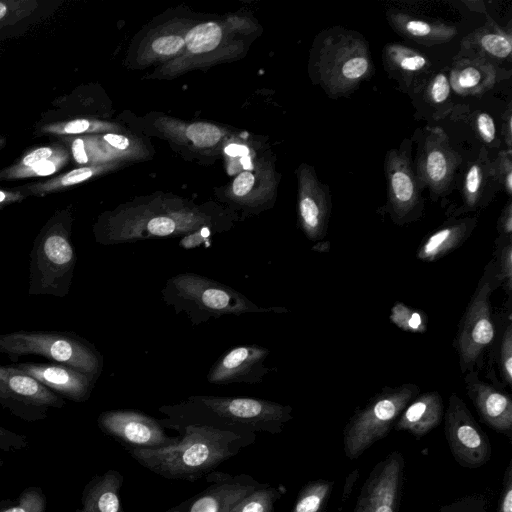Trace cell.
I'll use <instances>...</instances> for the list:
<instances>
[{
	"label": "cell",
	"mask_w": 512,
	"mask_h": 512,
	"mask_svg": "<svg viewBox=\"0 0 512 512\" xmlns=\"http://www.w3.org/2000/svg\"><path fill=\"white\" fill-rule=\"evenodd\" d=\"M450 87L447 77L444 74H439L435 77L432 87L431 96L435 103H441L449 96Z\"/></svg>",
	"instance_id": "cell-39"
},
{
	"label": "cell",
	"mask_w": 512,
	"mask_h": 512,
	"mask_svg": "<svg viewBox=\"0 0 512 512\" xmlns=\"http://www.w3.org/2000/svg\"><path fill=\"white\" fill-rule=\"evenodd\" d=\"M27 196L16 188L3 189L0 188V210L24 201Z\"/></svg>",
	"instance_id": "cell-42"
},
{
	"label": "cell",
	"mask_w": 512,
	"mask_h": 512,
	"mask_svg": "<svg viewBox=\"0 0 512 512\" xmlns=\"http://www.w3.org/2000/svg\"><path fill=\"white\" fill-rule=\"evenodd\" d=\"M405 27L410 34L419 37L426 36L431 32L429 24L420 20H410Z\"/></svg>",
	"instance_id": "cell-45"
},
{
	"label": "cell",
	"mask_w": 512,
	"mask_h": 512,
	"mask_svg": "<svg viewBox=\"0 0 512 512\" xmlns=\"http://www.w3.org/2000/svg\"><path fill=\"white\" fill-rule=\"evenodd\" d=\"M73 221L71 207L58 209L37 234L29 255L30 296L63 298L69 293L77 261Z\"/></svg>",
	"instance_id": "cell-3"
},
{
	"label": "cell",
	"mask_w": 512,
	"mask_h": 512,
	"mask_svg": "<svg viewBox=\"0 0 512 512\" xmlns=\"http://www.w3.org/2000/svg\"><path fill=\"white\" fill-rule=\"evenodd\" d=\"M443 417L444 403L441 394L438 391H427L419 393L407 404L393 428L422 437L439 426Z\"/></svg>",
	"instance_id": "cell-15"
},
{
	"label": "cell",
	"mask_w": 512,
	"mask_h": 512,
	"mask_svg": "<svg viewBox=\"0 0 512 512\" xmlns=\"http://www.w3.org/2000/svg\"><path fill=\"white\" fill-rule=\"evenodd\" d=\"M188 138L198 147H210L221 138L218 127L204 122L193 123L186 130Z\"/></svg>",
	"instance_id": "cell-31"
},
{
	"label": "cell",
	"mask_w": 512,
	"mask_h": 512,
	"mask_svg": "<svg viewBox=\"0 0 512 512\" xmlns=\"http://www.w3.org/2000/svg\"><path fill=\"white\" fill-rule=\"evenodd\" d=\"M389 319L392 324L405 332L423 334L427 331V314L401 301L395 302L391 307Z\"/></svg>",
	"instance_id": "cell-24"
},
{
	"label": "cell",
	"mask_w": 512,
	"mask_h": 512,
	"mask_svg": "<svg viewBox=\"0 0 512 512\" xmlns=\"http://www.w3.org/2000/svg\"><path fill=\"white\" fill-rule=\"evenodd\" d=\"M240 162H241V164L243 165V167H244L245 169H251L252 164H251V161H250V157H249V156L241 157Z\"/></svg>",
	"instance_id": "cell-50"
},
{
	"label": "cell",
	"mask_w": 512,
	"mask_h": 512,
	"mask_svg": "<svg viewBox=\"0 0 512 512\" xmlns=\"http://www.w3.org/2000/svg\"><path fill=\"white\" fill-rule=\"evenodd\" d=\"M439 512H487V500L483 495H468L443 505Z\"/></svg>",
	"instance_id": "cell-33"
},
{
	"label": "cell",
	"mask_w": 512,
	"mask_h": 512,
	"mask_svg": "<svg viewBox=\"0 0 512 512\" xmlns=\"http://www.w3.org/2000/svg\"><path fill=\"white\" fill-rule=\"evenodd\" d=\"M12 365L62 398L74 402L88 400L95 384L85 373L60 363L17 362Z\"/></svg>",
	"instance_id": "cell-14"
},
{
	"label": "cell",
	"mask_w": 512,
	"mask_h": 512,
	"mask_svg": "<svg viewBox=\"0 0 512 512\" xmlns=\"http://www.w3.org/2000/svg\"><path fill=\"white\" fill-rule=\"evenodd\" d=\"M0 405L22 420L33 422L48 416L50 408H62L64 398L11 365H0Z\"/></svg>",
	"instance_id": "cell-9"
},
{
	"label": "cell",
	"mask_w": 512,
	"mask_h": 512,
	"mask_svg": "<svg viewBox=\"0 0 512 512\" xmlns=\"http://www.w3.org/2000/svg\"><path fill=\"white\" fill-rule=\"evenodd\" d=\"M270 350L256 344L235 346L210 368L207 380L212 384L260 383L270 372L264 365Z\"/></svg>",
	"instance_id": "cell-13"
},
{
	"label": "cell",
	"mask_w": 512,
	"mask_h": 512,
	"mask_svg": "<svg viewBox=\"0 0 512 512\" xmlns=\"http://www.w3.org/2000/svg\"><path fill=\"white\" fill-rule=\"evenodd\" d=\"M443 420L446 441L460 466L475 469L490 460V440L459 395L452 393L449 396Z\"/></svg>",
	"instance_id": "cell-8"
},
{
	"label": "cell",
	"mask_w": 512,
	"mask_h": 512,
	"mask_svg": "<svg viewBox=\"0 0 512 512\" xmlns=\"http://www.w3.org/2000/svg\"><path fill=\"white\" fill-rule=\"evenodd\" d=\"M177 443L161 448H130L140 465L168 479H197L234 456L251 441L252 434L223 430L208 425L180 427Z\"/></svg>",
	"instance_id": "cell-1"
},
{
	"label": "cell",
	"mask_w": 512,
	"mask_h": 512,
	"mask_svg": "<svg viewBox=\"0 0 512 512\" xmlns=\"http://www.w3.org/2000/svg\"><path fill=\"white\" fill-rule=\"evenodd\" d=\"M419 393V386L413 383L385 386L356 409L343 430L347 458H359L375 442L386 437L401 412Z\"/></svg>",
	"instance_id": "cell-7"
},
{
	"label": "cell",
	"mask_w": 512,
	"mask_h": 512,
	"mask_svg": "<svg viewBox=\"0 0 512 512\" xmlns=\"http://www.w3.org/2000/svg\"><path fill=\"white\" fill-rule=\"evenodd\" d=\"M70 160V152L63 143L62 147L50 158L45 159L18 175L16 180L52 176L62 170Z\"/></svg>",
	"instance_id": "cell-29"
},
{
	"label": "cell",
	"mask_w": 512,
	"mask_h": 512,
	"mask_svg": "<svg viewBox=\"0 0 512 512\" xmlns=\"http://www.w3.org/2000/svg\"><path fill=\"white\" fill-rule=\"evenodd\" d=\"M404 458L393 451L378 462L365 480L353 512H398L404 479Z\"/></svg>",
	"instance_id": "cell-10"
},
{
	"label": "cell",
	"mask_w": 512,
	"mask_h": 512,
	"mask_svg": "<svg viewBox=\"0 0 512 512\" xmlns=\"http://www.w3.org/2000/svg\"><path fill=\"white\" fill-rule=\"evenodd\" d=\"M253 184L254 176L245 171L234 180L233 192L236 196L243 197L251 191Z\"/></svg>",
	"instance_id": "cell-41"
},
{
	"label": "cell",
	"mask_w": 512,
	"mask_h": 512,
	"mask_svg": "<svg viewBox=\"0 0 512 512\" xmlns=\"http://www.w3.org/2000/svg\"><path fill=\"white\" fill-rule=\"evenodd\" d=\"M163 301L176 313H185L193 325L224 315L282 313V307H260L228 285L192 272L170 277L161 290Z\"/></svg>",
	"instance_id": "cell-4"
},
{
	"label": "cell",
	"mask_w": 512,
	"mask_h": 512,
	"mask_svg": "<svg viewBox=\"0 0 512 512\" xmlns=\"http://www.w3.org/2000/svg\"><path fill=\"white\" fill-rule=\"evenodd\" d=\"M222 37L218 24L207 22L193 27L184 39L189 51L195 54L205 53L215 49Z\"/></svg>",
	"instance_id": "cell-26"
},
{
	"label": "cell",
	"mask_w": 512,
	"mask_h": 512,
	"mask_svg": "<svg viewBox=\"0 0 512 512\" xmlns=\"http://www.w3.org/2000/svg\"><path fill=\"white\" fill-rule=\"evenodd\" d=\"M38 7L36 0H0V30L30 16Z\"/></svg>",
	"instance_id": "cell-28"
},
{
	"label": "cell",
	"mask_w": 512,
	"mask_h": 512,
	"mask_svg": "<svg viewBox=\"0 0 512 512\" xmlns=\"http://www.w3.org/2000/svg\"><path fill=\"white\" fill-rule=\"evenodd\" d=\"M492 259L500 287L512 299V237H497Z\"/></svg>",
	"instance_id": "cell-25"
},
{
	"label": "cell",
	"mask_w": 512,
	"mask_h": 512,
	"mask_svg": "<svg viewBox=\"0 0 512 512\" xmlns=\"http://www.w3.org/2000/svg\"><path fill=\"white\" fill-rule=\"evenodd\" d=\"M426 60L420 55L405 57L401 60L400 66L406 71H417L424 67Z\"/></svg>",
	"instance_id": "cell-46"
},
{
	"label": "cell",
	"mask_w": 512,
	"mask_h": 512,
	"mask_svg": "<svg viewBox=\"0 0 512 512\" xmlns=\"http://www.w3.org/2000/svg\"><path fill=\"white\" fill-rule=\"evenodd\" d=\"M481 180L482 175L480 168L477 165L470 167L465 178V196L469 209H472L476 204H478L477 198Z\"/></svg>",
	"instance_id": "cell-35"
},
{
	"label": "cell",
	"mask_w": 512,
	"mask_h": 512,
	"mask_svg": "<svg viewBox=\"0 0 512 512\" xmlns=\"http://www.w3.org/2000/svg\"><path fill=\"white\" fill-rule=\"evenodd\" d=\"M481 44L490 54L501 58L509 56L512 50L510 40L498 34H487L483 36Z\"/></svg>",
	"instance_id": "cell-34"
},
{
	"label": "cell",
	"mask_w": 512,
	"mask_h": 512,
	"mask_svg": "<svg viewBox=\"0 0 512 512\" xmlns=\"http://www.w3.org/2000/svg\"><path fill=\"white\" fill-rule=\"evenodd\" d=\"M478 130L482 138L490 143L495 138V124L492 117L487 113H481L477 119Z\"/></svg>",
	"instance_id": "cell-40"
},
{
	"label": "cell",
	"mask_w": 512,
	"mask_h": 512,
	"mask_svg": "<svg viewBox=\"0 0 512 512\" xmlns=\"http://www.w3.org/2000/svg\"><path fill=\"white\" fill-rule=\"evenodd\" d=\"M62 145L63 143L60 141L31 149L17 161L0 170V182L16 180L22 172L50 158Z\"/></svg>",
	"instance_id": "cell-23"
},
{
	"label": "cell",
	"mask_w": 512,
	"mask_h": 512,
	"mask_svg": "<svg viewBox=\"0 0 512 512\" xmlns=\"http://www.w3.org/2000/svg\"><path fill=\"white\" fill-rule=\"evenodd\" d=\"M98 425L103 432L131 448H161L179 440L167 435L161 422L133 410L105 411L99 415Z\"/></svg>",
	"instance_id": "cell-11"
},
{
	"label": "cell",
	"mask_w": 512,
	"mask_h": 512,
	"mask_svg": "<svg viewBox=\"0 0 512 512\" xmlns=\"http://www.w3.org/2000/svg\"><path fill=\"white\" fill-rule=\"evenodd\" d=\"M368 66L369 62L365 57H354L344 63L341 72L346 79L355 80L367 72Z\"/></svg>",
	"instance_id": "cell-38"
},
{
	"label": "cell",
	"mask_w": 512,
	"mask_h": 512,
	"mask_svg": "<svg viewBox=\"0 0 512 512\" xmlns=\"http://www.w3.org/2000/svg\"><path fill=\"white\" fill-rule=\"evenodd\" d=\"M497 512H512V460L504 473Z\"/></svg>",
	"instance_id": "cell-36"
},
{
	"label": "cell",
	"mask_w": 512,
	"mask_h": 512,
	"mask_svg": "<svg viewBox=\"0 0 512 512\" xmlns=\"http://www.w3.org/2000/svg\"><path fill=\"white\" fill-rule=\"evenodd\" d=\"M425 173L434 184L441 183L448 173V163L445 154L438 149L431 150L425 158Z\"/></svg>",
	"instance_id": "cell-32"
},
{
	"label": "cell",
	"mask_w": 512,
	"mask_h": 512,
	"mask_svg": "<svg viewBox=\"0 0 512 512\" xmlns=\"http://www.w3.org/2000/svg\"><path fill=\"white\" fill-rule=\"evenodd\" d=\"M184 45L185 41L182 37L169 35L154 40L152 49L160 55H172L177 53Z\"/></svg>",
	"instance_id": "cell-37"
},
{
	"label": "cell",
	"mask_w": 512,
	"mask_h": 512,
	"mask_svg": "<svg viewBox=\"0 0 512 512\" xmlns=\"http://www.w3.org/2000/svg\"><path fill=\"white\" fill-rule=\"evenodd\" d=\"M0 353L13 363L21 356H41L75 368L95 383L103 369V357L87 339L71 331L19 330L0 334Z\"/></svg>",
	"instance_id": "cell-6"
},
{
	"label": "cell",
	"mask_w": 512,
	"mask_h": 512,
	"mask_svg": "<svg viewBox=\"0 0 512 512\" xmlns=\"http://www.w3.org/2000/svg\"><path fill=\"white\" fill-rule=\"evenodd\" d=\"M497 228L498 236L512 237V211L510 205L503 211Z\"/></svg>",
	"instance_id": "cell-44"
},
{
	"label": "cell",
	"mask_w": 512,
	"mask_h": 512,
	"mask_svg": "<svg viewBox=\"0 0 512 512\" xmlns=\"http://www.w3.org/2000/svg\"><path fill=\"white\" fill-rule=\"evenodd\" d=\"M195 499L188 512H229L258 485L247 476L230 477L223 474Z\"/></svg>",
	"instance_id": "cell-16"
},
{
	"label": "cell",
	"mask_w": 512,
	"mask_h": 512,
	"mask_svg": "<svg viewBox=\"0 0 512 512\" xmlns=\"http://www.w3.org/2000/svg\"><path fill=\"white\" fill-rule=\"evenodd\" d=\"M500 287L493 259L484 267L459 321L453 340L461 373L480 371L499 329L500 312L494 314L491 297Z\"/></svg>",
	"instance_id": "cell-5"
},
{
	"label": "cell",
	"mask_w": 512,
	"mask_h": 512,
	"mask_svg": "<svg viewBox=\"0 0 512 512\" xmlns=\"http://www.w3.org/2000/svg\"><path fill=\"white\" fill-rule=\"evenodd\" d=\"M46 497L39 487L24 490L13 505L0 508V512H45Z\"/></svg>",
	"instance_id": "cell-30"
},
{
	"label": "cell",
	"mask_w": 512,
	"mask_h": 512,
	"mask_svg": "<svg viewBox=\"0 0 512 512\" xmlns=\"http://www.w3.org/2000/svg\"><path fill=\"white\" fill-rule=\"evenodd\" d=\"M332 488L333 481H310L299 492L291 512H322L330 498Z\"/></svg>",
	"instance_id": "cell-22"
},
{
	"label": "cell",
	"mask_w": 512,
	"mask_h": 512,
	"mask_svg": "<svg viewBox=\"0 0 512 512\" xmlns=\"http://www.w3.org/2000/svg\"><path fill=\"white\" fill-rule=\"evenodd\" d=\"M172 512H182V511H172Z\"/></svg>",
	"instance_id": "cell-52"
},
{
	"label": "cell",
	"mask_w": 512,
	"mask_h": 512,
	"mask_svg": "<svg viewBox=\"0 0 512 512\" xmlns=\"http://www.w3.org/2000/svg\"><path fill=\"white\" fill-rule=\"evenodd\" d=\"M122 482L123 477L113 470L94 477L85 487L82 506L76 512H121Z\"/></svg>",
	"instance_id": "cell-19"
},
{
	"label": "cell",
	"mask_w": 512,
	"mask_h": 512,
	"mask_svg": "<svg viewBox=\"0 0 512 512\" xmlns=\"http://www.w3.org/2000/svg\"><path fill=\"white\" fill-rule=\"evenodd\" d=\"M465 391L481 421L492 430L512 437V397L500 386L479 377L473 369L464 373Z\"/></svg>",
	"instance_id": "cell-12"
},
{
	"label": "cell",
	"mask_w": 512,
	"mask_h": 512,
	"mask_svg": "<svg viewBox=\"0 0 512 512\" xmlns=\"http://www.w3.org/2000/svg\"><path fill=\"white\" fill-rule=\"evenodd\" d=\"M101 167L82 166L65 173L56 175L45 181L29 183L16 189L28 196L43 197L53 193H59L75 185L81 184L99 172Z\"/></svg>",
	"instance_id": "cell-21"
},
{
	"label": "cell",
	"mask_w": 512,
	"mask_h": 512,
	"mask_svg": "<svg viewBox=\"0 0 512 512\" xmlns=\"http://www.w3.org/2000/svg\"><path fill=\"white\" fill-rule=\"evenodd\" d=\"M225 152H226V154H228L229 156H232V157H236V156L244 157V156H248V154H249L248 148L244 145H239V144L228 145L225 148Z\"/></svg>",
	"instance_id": "cell-48"
},
{
	"label": "cell",
	"mask_w": 512,
	"mask_h": 512,
	"mask_svg": "<svg viewBox=\"0 0 512 512\" xmlns=\"http://www.w3.org/2000/svg\"><path fill=\"white\" fill-rule=\"evenodd\" d=\"M280 493L273 487L259 486L238 501L229 512H273Z\"/></svg>",
	"instance_id": "cell-27"
},
{
	"label": "cell",
	"mask_w": 512,
	"mask_h": 512,
	"mask_svg": "<svg viewBox=\"0 0 512 512\" xmlns=\"http://www.w3.org/2000/svg\"><path fill=\"white\" fill-rule=\"evenodd\" d=\"M481 79L479 71L473 67H467L458 76V83L461 87H475Z\"/></svg>",
	"instance_id": "cell-43"
},
{
	"label": "cell",
	"mask_w": 512,
	"mask_h": 512,
	"mask_svg": "<svg viewBox=\"0 0 512 512\" xmlns=\"http://www.w3.org/2000/svg\"><path fill=\"white\" fill-rule=\"evenodd\" d=\"M6 143H7V137L3 134H0V149L5 147Z\"/></svg>",
	"instance_id": "cell-51"
},
{
	"label": "cell",
	"mask_w": 512,
	"mask_h": 512,
	"mask_svg": "<svg viewBox=\"0 0 512 512\" xmlns=\"http://www.w3.org/2000/svg\"><path fill=\"white\" fill-rule=\"evenodd\" d=\"M507 299L505 310L500 312L496 340L489 351L486 377L500 387H512V304Z\"/></svg>",
	"instance_id": "cell-18"
},
{
	"label": "cell",
	"mask_w": 512,
	"mask_h": 512,
	"mask_svg": "<svg viewBox=\"0 0 512 512\" xmlns=\"http://www.w3.org/2000/svg\"><path fill=\"white\" fill-rule=\"evenodd\" d=\"M22 441V437L8 431L0 426V442H19Z\"/></svg>",
	"instance_id": "cell-49"
},
{
	"label": "cell",
	"mask_w": 512,
	"mask_h": 512,
	"mask_svg": "<svg viewBox=\"0 0 512 512\" xmlns=\"http://www.w3.org/2000/svg\"><path fill=\"white\" fill-rule=\"evenodd\" d=\"M103 139L111 146L120 150L126 149L129 145L128 139L123 135L108 133L103 136Z\"/></svg>",
	"instance_id": "cell-47"
},
{
	"label": "cell",
	"mask_w": 512,
	"mask_h": 512,
	"mask_svg": "<svg viewBox=\"0 0 512 512\" xmlns=\"http://www.w3.org/2000/svg\"><path fill=\"white\" fill-rule=\"evenodd\" d=\"M475 218L447 222L427 235L416 250V257L422 262L432 263L459 248L472 234Z\"/></svg>",
	"instance_id": "cell-17"
},
{
	"label": "cell",
	"mask_w": 512,
	"mask_h": 512,
	"mask_svg": "<svg viewBox=\"0 0 512 512\" xmlns=\"http://www.w3.org/2000/svg\"><path fill=\"white\" fill-rule=\"evenodd\" d=\"M159 411L172 427L208 425L223 430L252 434L256 431L279 433L292 419V407L245 397L194 395Z\"/></svg>",
	"instance_id": "cell-2"
},
{
	"label": "cell",
	"mask_w": 512,
	"mask_h": 512,
	"mask_svg": "<svg viewBox=\"0 0 512 512\" xmlns=\"http://www.w3.org/2000/svg\"><path fill=\"white\" fill-rule=\"evenodd\" d=\"M330 205L325 195L306 192L299 201V218L309 240H322L327 233Z\"/></svg>",
	"instance_id": "cell-20"
}]
</instances>
